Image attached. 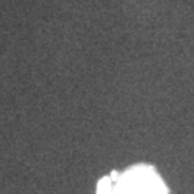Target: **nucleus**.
<instances>
[{"mask_svg":"<svg viewBox=\"0 0 194 194\" xmlns=\"http://www.w3.org/2000/svg\"><path fill=\"white\" fill-rule=\"evenodd\" d=\"M114 178V194H167L161 178L149 167L131 168Z\"/></svg>","mask_w":194,"mask_h":194,"instance_id":"obj_1","label":"nucleus"}]
</instances>
